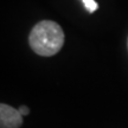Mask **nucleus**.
<instances>
[{"label":"nucleus","instance_id":"39448f33","mask_svg":"<svg viewBox=\"0 0 128 128\" xmlns=\"http://www.w3.org/2000/svg\"><path fill=\"white\" fill-rule=\"evenodd\" d=\"M127 46H128V40H127Z\"/></svg>","mask_w":128,"mask_h":128},{"label":"nucleus","instance_id":"20e7f679","mask_svg":"<svg viewBox=\"0 0 128 128\" xmlns=\"http://www.w3.org/2000/svg\"><path fill=\"white\" fill-rule=\"evenodd\" d=\"M18 110H19V113L23 115V116H26V115H28V113H30V109H28L26 106H20Z\"/></svg>","mask_w":128,"mask_h":128},{"label":"nucleus","instance_id":"f257e3e1","mask_svg":"<svg viewBox=\"0 0 128 128\" xmlns=\"http://www.w3.org/2000/svg\"><path fill=\"white\" fill-rule=\"evenodd\" d=\"M28 43L37 55L50 57L60 51L64 44V32L56 22L42 20L32 28Z\"/></svg>","mask_w":128,"mask_h":128},{"label":"nucleus","instance_id":"7ed1b4c3","mask_svg":"<svg viewBox=\"0 0 128 128\" xmlns=\"http://www.w3.org/2000/svg\"><path fill=\"white\" fill-rule=\"evenodd\" d=\"M84 6H86V8L89 13H92V12H95L96 10H97V4L95 2V0H82Z\"/></svg>","mask_w":128,"mask_h":128},{"label":"nucleus","instance_id":"f03ea898","mask_svg":"<svg viewBox=\"0 0 128 128\" xmlns=\"http://www.w3.org/2000/svg\"><path fill=\"white\" fill-rule=\"evenodd\" d=\"M23 124V115L8 104H0V128H19Z\"/></svg>","mask_w":128,"mask_h":128}]
</instances>
